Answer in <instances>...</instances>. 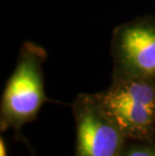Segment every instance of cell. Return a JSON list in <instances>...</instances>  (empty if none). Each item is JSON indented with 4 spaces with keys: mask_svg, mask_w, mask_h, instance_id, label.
<instances>
[{
    "mask_svg": "<svg viewBox=\"0 0 155 156\" xmlns=\"http://www.w3.org/2000/svg\"><path fill=\"white\" fill-rule=\"evenodd\" d=\"M74 156H122L127 138L105 111L96 93H80L72 104Z\"/></svg>",
    "mask_w": 155,
    "mask_h": 156,
    "instance_id": "3",
    "label": "cell"
},
{
    "mask_svg": "<svg viewBox=\"0 0 155 156\" xmlns=\"http://www.w3.org/2000/svg\"><path fill=\"white\" fill-rule=\"evenodd\" d=\"M47 51L35 42L21 45L17 62L6 82L0 104L1 131L20 132L24 125L37 117L47 101L44 64Z\"/></svg>",
    "mask_w": 155,
    "mask_h": 156,
    "instance_id": "1",
    "label": "cell"
},
{
    "mask_svg": "<svg viewBox=\"0 0 155 156\" xmlns=\"http://www.w3.org/2000/svg\"><path fill=\"white\" fill-rule=\"evenodd\" d=\"M96 96L127 139L155 140V79L112 78Z\"/></svg>",
    "mask_w": 155,
    "mask_h": 156,
    "instance_id": "2",
    "label": "cell"
},
{
    "mask_svg": "<svg viewBox=\"0 0 155 156\" xmlns=\"http://www.w3.org/2000/svg\"><path fill=\"white\" fill-rule=\"evenodd\" d=\"M112 78L155 79V17L142 16L113 31Z\"/></svg>",
    "mask_w": 155,
    "mask_h": 156,
    "instance_id": "4",
    "label": "cell"
},
{
    "mask_svg": "<svg viewBox=\"0 0 155 156\" xmlns=\"http://www.w3.org/2000/svg\"><path fill=\"white\" fill-rule=\"evenodd\" d=\"M122 156H155V140L127 139Z\"/></svg>",
    "mask_w": 155,
    "mask_h": 156,
    "instance_id": "5",
    "label": "cell"
},
{
    "mask_svg": "<svg viewBox=\"0 0 155 156\" xmlns=\"http://www.w3.org/2000/svg\"><path fill=\"white\" fill-rule=\"evenodd\" d=\"M0 156H8L7 144H6L5 139L2 136L0 138Z\"/></svg>",
    "mask_w": 155,
    "mask_h": 156,
    "instance_id": "6",
    "label": "cell"
}]
</instances>
